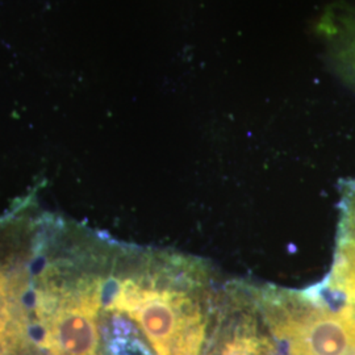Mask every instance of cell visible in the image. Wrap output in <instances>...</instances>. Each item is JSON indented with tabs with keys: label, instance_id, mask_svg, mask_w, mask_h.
Listing matches in <instances>:
<instances>
[{
	"label": "cell",
	"instance_id": "6da1fadb",
	"mask_svg": "<svg viewBox=\"0 0 355 355\" xmlns=\"http://www.w3.org/2000/svg\"><path fill=\"white\" fill-rule=\"evenodd\" d=\"M191 286L127 278L117 283L110 309L133 320L155 354L200 355L208 318Z\"/></svg>",
	"mask_w": 355,
	"mask_h": 355
},
{
	"label": "cell",
	"instance_id": "7a4b0ae2",
	"mask_svg": "<svg viewBox=\"0 0 355 355\" xmlns=\"http://www.w3.org/2000/svg\"><path fill=\"white\" fill-rule=\"evenodd\" d=\"M268 329L290 355H355V309L325 296L320 288L261 293Z\"/></svg>",
	"mask_w": 355,
	"mask_h": 355
},
{
	"label": "cell",
	"instance_id": "3957f363",
	"mask_svg": "<svg viewBox=\"0 0 355 355\" xmlns=\"http://www.w3.org/2000/svg\"><path fill=\"white\" fill-rule=\"evenodd\" d=\"M101 305L99 282L62 292L60 296L41 297L37 318L42 347L51 355H99Z\"/></svg>",
	"mask_w": 355,
	"mask_h": 355
},
{
	"label": "cell",
	"instance_id": "277c9868",
	"mask_svg": "<svg viewBox=\"0 0 355 355\" xmlns=\"http://www.w3.org/2000/svg\"><path fill=\"white\" fill-rule=\"evenodd\" d=\"M324 288L333 300L355 309V179L343 191L334 261Z\"/></svg>",
	"mask_w": 355,
	"mask_h": 355
},
{
	"label": "cell",
	"instance_id": "5b68a950",
	"mask_svg": "<svg viewBox=\"0 0 355 355\" xmlns=\"http://www.w3.org/2000/svg\"><path fill=\"white\" fill-rule=\"evenodd\" d=\"M12 286L0 271V355H15L28 345L26 318L13 297Z\"/></svg>",
	"mask_w": 355,
	"mask_h": 355
},
{
	"label": "cell",
	"instance_id": "8992f818",
	"mask_svg": "<svg viewBox=\"0 0 355 355\" xmlns=\"http://www.w3.org/2000/svg\"><path fill=\"white\" fill-rule=\"evenodd\" d=\"M211 355H274L266 338L248 325L236 330Z\"/></svg>",
	"mask_w": 355,
	"mask_h": 355
},
{
	"label": "cell",
	"instance_id": "52a82bcc",
	"mask_svg": "<svg viewBox=\"0 0 355 355\" xmlns=\"http://www.w3.org/2000/svg\"><path fill=\"white\" fill-rule=\"evenodd\" d=\"M114 352L116 355H152L142 343L139 341H116L114 345Z\"/></svg>",
	"mask_w": 355,
	"mask_h": 355
}]
</instances>
